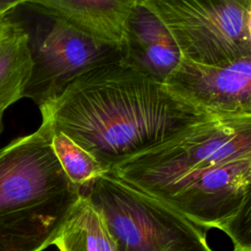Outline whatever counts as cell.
Returning <instances> with one entry per match:
<instances>
[{"mask_svg":"<svg viewBox=\"0 0 251 251\" xmlns=\"http://www.w3.org/2000/svg\"><path fill=\"white\" fill-rule=\"evenodd\" d=\"M251 154V117H209L108 173L146 190L189 172Z\"/></svg>","mask_w":251,"mask_h":251,"instance_id":"cell-5","label":"cell"},{"mask_svg":"<svg viewBox=\"0 0 251 251\" xmlns=\"http://www.w3.org/2000/svg\"><path fill=\"white\" fill-rule=\"evenodd\" d=\"M7 21V26L0 38V112L2 113L23 98L32 67L25 32L15 23L8 19Z\"/></svg>","mask_w":251,"mask_h":251,"instance_id":"cell-12","label":"cell"},{"mask_svg":"<svg viewBox=\"0 0 251 251\" xmlns=\"http://www.w3.org/2000/svg\"><path fill=\"white\" fill-rule=\"evenodd\" d=\"M249 33H250V38H251V8H250V13H249Z\"/></svg>","mask_w":251,"mask_h":251,"instance_id":"cell-18","label":"cell"},{"mask_svg":"<svg viewBox=\"0 0 251 251\" xmlns=\"http://www.w3.org/2000/svg\"><path fill=\"white\" fill-rule=\"evenodd\" d=\"M80 191L103 217L119 251H213L207 228L111 173Z\"/></svg>","mask_w":251,"mask_h":251,"instance_id":"cell-3","label":"cell"},{"mask_svg":"<svg viewBox=\"0 0 251 251\" xmlns=\"http://www.w3.org/2000/svg\"><path fill=\"white\" fill-rule=\"evenodd\" d=\"M42 118L30 134L0 148V251H43L81 195L59 164Z\"/></svg>","mask_w":251,"mask_h":251,"instance_id":"cell-2","label":"cell"},{"mask_svg":"<svg viewBox=\"0 0 251 251\" xmlns=\"http://www.w3.org/2000/svg\"><path fill=\"white\" fill-rule=\"evenodd\" d=\"M164 84L210 116L251 117V56L219 64L182 57Z\"/></svg>","mask_w":251,"mask_h":251,"instance_id":"cell-8","label":"cell"},{"mask_svg":"<svg viewBox=\"0 0 251 251\" xmlns=\"http://www.w3.org/2000/svg\"><path fill=\"white\" fill-rule=\"evenodd\" d=\"M143 1H145V0H132V2H133L134 4H136V3H141V2H143Z\"/></svg>","mask_w":251,"mask_h":251,"instance_id":"cell-19","label":"cell"},{"mask_svg":"<svg viewBox=\"0 0 251 251\" xmlns=\"http://www.w3.org/2000/svg\"><path fill=\"white\" fill-rule=\"evenodd\" d=\"M31 0H0V17L5 16L16 7Z\"/></svg>","mask_w":251,"mask_h":251,"instance_id":"cell-15","label":"cell"},{"mask_svg":"<svg viewBox=\"0 0 251 251\" xmlns=\"http://www.w3.org/2000/svg\"><path fill=\"white\" fill-rule=\"evenodd\" d=\"M109 172L186 126L212 117L123 59L93 69L39 108Z\"/></svg>","mask_w":251,"mask_h":251,"instance_id":"cell-1","label":"cell"},{"mask_svg":"<svg viewBox=\"0 0 251 251\" xmlns=\"http://www.w3.org/2000/svg\"><path fill=\"white\" fill-rule=\"evenodd\" d=\"M51 145L63 171L74 184L82 187L106 173L87 151L63 132L53 133Z\"/></svg>","mask_w":251,"mask_h":251,"instance_id":"cell-13","label":"cell"},{"mask_svg":"<svg viewBox=\"0 0 251 251\" xmlns=\"http://www.w3.org/2000/svg\"><path fill=\"white\" fill-rule=\"evenodd\" d=\"M7 24H8V21H7V19L5 18V16L0 17V38H1V36H2V34H3V32H4V30H5V28H6V26H7Z\"/></svg>","mask_w":251,"mask_h":251,"instance_id":"cell-16","label":"cell"},{"mask_svg":"<svg viewBox=\"0 0 251 251\" xmlns=\"http://www.w3.org/2000/svg\"><path fill=\"white\" fill-rule=\"evenodd\" d=\"M175 38L183 58L219 64L251 56V0H145Z\"/></svg>","mask_w":251,"mask_h":251,"instance_id":"cell-6","label":"cell"},{"mask_svg":"<svg viewBox=\"0 0 251 251\" xmlns=\"http://www.w3.org/2000/svg\"><path fill=\"white\" fill-rule=\"evenodd\" d=\"M5 17L26 34L32 67L23 97L39 108L81 75L123 57L120 47L85 33L36 3H24Z\"/></svg>","mask_w":251,"mask_h":251,"instance_id":"cell-4","label":"cell"},{"mask_svg":"<svg viewBox=\"0 0 251 251\" xmlns=\"http://www.w3.org/2000/svg\"><path fill=\"white\" fill-rule=\"evenodd\" d=\"M219 229L230 239L233 251H251V180L237 211Z\"/></svg>","mask_w":251,"mask_h":251,"instance_id":"cell-14","label":"cell"},{"mask_svg":"<svg viewBox=\"0 0 251 251\" xmlns=\"http://www.w3.org/2000/svg\"><path fill=\"white\" fill-rule=\"evenodd\" d=\"M251 180V154L189 172L143 190L205 228H218L237 211Z\"/></svg>","mask_w":251,"mask_h":251,"instance_id":"cell-7","label":"cell"},{"mask_svg":"<svg viewBox=\"0 0 251 251\" xmlns=\"http://www.w3.org/2000/svg\"><path fill=\"white\" fill-rule=\"evenodd\" d=\"M2 117H3V113L0 112V134L3 130V122H2Z\"/></svg>","mask_w":251,"mask_h":251,"instance_id":"cell-17","label":"cell"},{"mask_svg":"<svg viewBox=\"0 0 251 251\" xmlns=\"http://www.w3.org/2000/svg\"><path fill=\"white\" fill-rule=\"evenodd\" d=\"M122 54L127 65L161 83H165L182 58L167 26L142 3L134 4L130 11Z\"/></svg>","mask_w":251,"mask_h":251,"instance_id":"cell-9","label":"cell"},{"mask_svg":"<svg viewBox=\"0 0 251 251\" xmlns=\"http://www.w3.org/2000/svg\"><path fill=\"white\" fill-rule=\"evenodd\" d=\"M52 245L59 251H119L103 217L83 194Z\"/></svg>","mask_w":251,"mask_h":251,"instance_id":"cell-11","label":"cell"},{"mask_svg":"<svg viewBox=\"0 0 251 251\" xmlns=\"http://www.w3.org/2000/svg\"><path fill=\"white\" fill-rule=\"evenodd\" d=\"M85 33L110 45L124 42L132 0H31Z\"/></svg>","mask_w":251,"mask_h":251,"instance_id":"cell-10","label":"cell"}]
</instances>
